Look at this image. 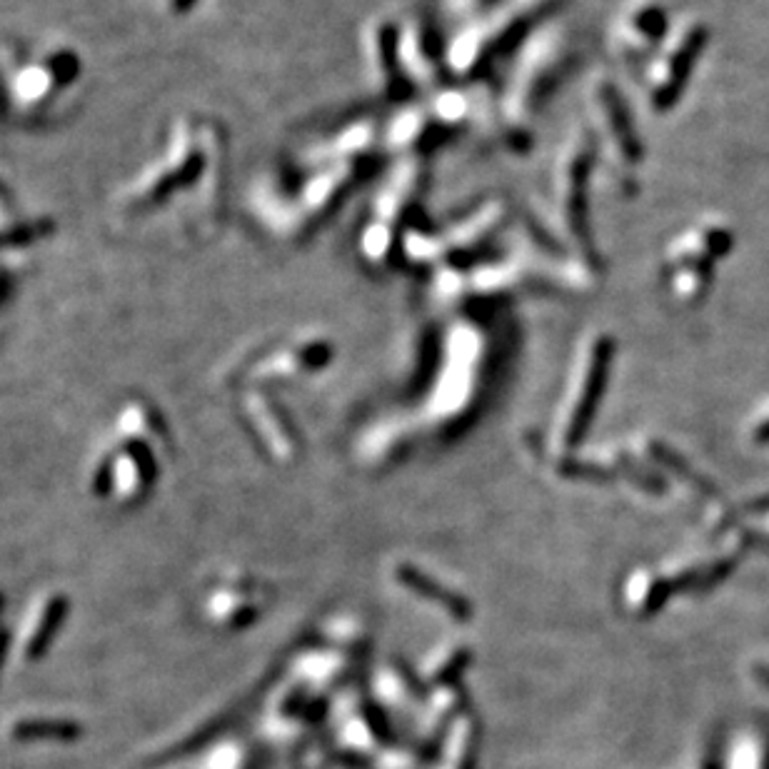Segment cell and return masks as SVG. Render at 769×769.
<instances>
[{"instance_id":"3957f363","label":"cell","mask_w":769,"mask_h":769,"mask_svg":"<svg viewBox=\"0 0 769 769\" xmlns=\"http://www.w3.org/2000/svg\"><path fill=\"white\" fill-rule=\"evenodd\" d=\"M557 63V48L552 35H547V40L535 38V48L525 50V53L517 58L515 70H512V83L507 88V98L502 103V110L510 115L512 120L522 123L525 115L532 110V103L540 95L537 85L545 80V75L550 78L552 68Z\"/></svg>"},{"instance_id":"6da1fadb","label":"cell","mask_w":769,"mask_h":769,"mask_svg":"<svg viewBox=\"0 0 769 769\" xmlns=\"http://www.w3.org/2000/svg\"><path fill=\"white\" fill-rule=\"evenodd\" d=\"M545 3L547 0H495L490 3V8L472 18L470 28L460 30L452 38L450 50H447L450 65H455V70H472L470 65H475L487 50H492L497 40L505 38L507 30L520 25L522 18H527L532 10Z\"/></svg>"},{"instance_id":"7a4b0ae2","label":"cell","mask_w":769,"mask_h":769,"mask_svg":"<svg viewBox=\"0 0 769 769\" xmlns=\"http://www.w3.org/2000/svg\"><path fill=\"white\" fill-rule=\"evenodd\" d=\"M590 110L597 140H600V145H607V155H610L612 163L622 170L635 168L640 163V143L632 133V123L625 108H622L620 98H617L615 85L605 83V80L592 85Z\"/></svg>"},{"instance_id":"277c9868","label":"cell","mask_w":769,"mask_h":769,"mask_svg":"<svg viewBox=\"0 0 769 769\" xmlns=\"http://www.w3.org/2000/svg\"><path fill=\"white\" fill-rule=\"evenodd\" d=\"M662 23V10L652 0H630L615 20L612 28V40L615 50L622 58H642L647 55V43L657 40L660 30H655Z\"/></svg>"}]
</instances>
